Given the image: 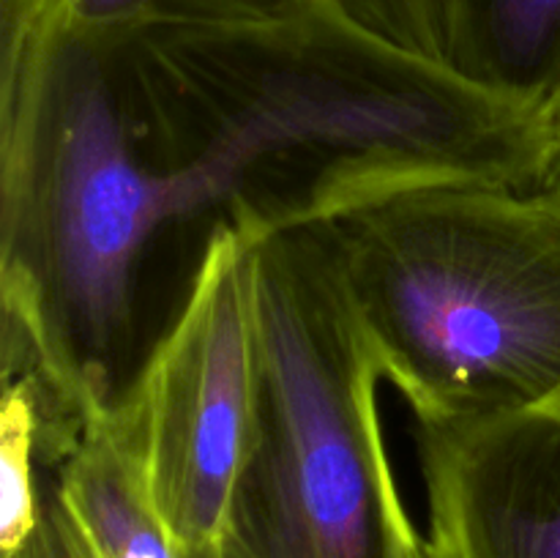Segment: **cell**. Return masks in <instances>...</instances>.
Listing matches in <instances>:
<instances>
[{"instance_id":"3","label":"cell","mask_w":560,"mask_h":558,"mask_svg":"<svg viewBox=\"0 0 560 558\" xmlns=\"http://www.w3.org/2000/svg\"><path fill=\"white\" fill-rule=\"evenodd\" d=\"M255 419L219 558H430L386 446L381 364L315 228L252 246Z\"/></svg>"},{"instance_id":"10","label":"cell","mask_w":560,"mask_h":558,"mask_svg":"<svg viewBox=\"0 0 560 558\" xmlns=\"http://www.w3.org/2000/svg\"><path fill=\"white\" fill-rule=\"evenodd\" d=\"M545 115H547V148H545V159H541V170L534 189H539L541 195L550 197L552 202H558L560 206V71L545 96Z\"/></svg>"},{"instance_id":"8","label":"cell","mask_w":560,"mask_h":558,"mask_svg":"<svg viewBox=\"0 0 560 558\" xmlns=\"http://www.w3.org/2000/svg\"><path fill=\"white\" fill-rule=\"evenodd\" d=\"M71 25L88 31L233 27L293 20L331 0H49Z\"/></svg>"},{"instance_id":"7","label":"cell","mask_w":560,"mask_h":558,"mask_svg":"<svg viewBox=\"0 0 560 558\" xmlns=\"http://www.w3.org/2000/svg\"><path fill=\"white\" fill-rule=\"evenodd\" d=\"M459 74L547 96L560 71V0H454Z\"/></svg>"},{"instance_id":"6","label":"cell","mask_w":560,"mask_h":558,"mask_svg":"<svg viewBox=\"0 0 560 558\" xmlns=\"http://www.w3.org/2000/svg\"><path fill=\"white\" fill-rule=\"evenodd\" d=\"M58 558H184L153 512L107 410L36 399Z\"/></svg>"},{"instance_id":"2","label":"cell","mask_w":560,"mask_h":558,"mask_svg":"<svg viewBox=\"0 0 560 558\" xmlns=\"http://www.w3.org/2000/svg\"><path fill=\"white\" fill-rule=\"evenodd\" d=\"M315 230L416 425L560 392V206L539 189L432 181Z\"/></svg>"},{"instance_id":"9","label":"cell","mask_w":560,"mask_h":558,"mask_svg":"<svg viewBox=\"0 0 560 558\" xmlns=\"http://www.w3.org/2000/svg\"><path fill=\"white\" fill-rule=\"evenodd\" d=\"M355 25L438 66L459 71L454 0H331Z\"/></svg>"},{"instance_id":"4","label":"cell","mask_w":560,"mask_h":558,"mask_svg":"<svg viewBox=\"0 0 560 558\" xmlns=\"http://www.w3.org/2000/svg\"><path fill=\"white\" fill-rule=\"evenodd\" d=\"M255 377L252 246L222 228L107 410L115 441L184 558L222 550L249 449Z\"/></svg>"},{"instance_id":"11","label":"cell","mask_w":560,"mask_h":558,"mask_svg":"<svg viewBox=\"0 0 560 558\" xmlns=\"http://www.w3.org/2000/svg\"><path fill=\"white\" fill-rule=\"evenodd\" d=\"M0 558H58L52 542V531H49V518H44V523L22 542L16 550L0 553Z\"/></svg>"},{"instance_id":"5","label":"cell","mask_w":560,"mask_h":558,"mask_svg":"<svg viewBox=\"0 0 560 558\" xmlns=\"http://www.w3.org/2000/svg\"><path fill=\"white\" fill-rule=\"evenodd\" d=\"M430 558H560V392L536 408L416 425Z\"/></svg>"},{"instance_id":"1","label":"cell","mask_w":560,"mask_h":558,"mask_svg":"<svg viewBox=\"0 0 560 558\" xmlns=\"http://www.w3.org/2000/svg\"><path fill=\"white\" fill-rule=\"evenodd\" d=\"M545 148V96L394 47L334 3L88 31L49 0H0V342L107 410L148 353L145 290L167 257L432 181L534 186Z\"/></svg>"}]
</instances>
